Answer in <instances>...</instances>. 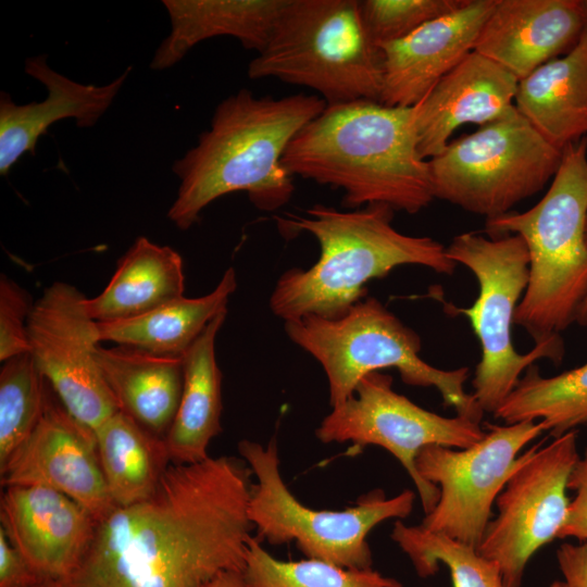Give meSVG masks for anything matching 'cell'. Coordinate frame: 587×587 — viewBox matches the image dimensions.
<instances>
[{"label":"cell","mask_w":587,"mask_h":587,"mask_svg":"<svg viewBox=\"0 0 587 587\" xmlns=\"http://www.w3.org/2000/svg\"><path fill=\"white\" fill-rule=\"evenodd\" d=\"M253 476L242 460L171 464L157 490L97 520L76 566L38 587H199L242 571L254 528Z\"/></svg>","instance_id":"cell-1"},{"label":"cell","mask_w":587,"mask_h":587,"mask_svg":"<svg viewBox=\"0 0 587 587\" xmlns=\"http://www.w3.org/2000/svg\"><path fill=\"white\" fill-rule=\"evenodd\" d=\"M326 105L316 95L257 97L248 89L222 100L209 129L172 166L179 187L168 218L187 230L212 201L235 191L266 212L288 203L295 184L282 164L284 152Z\"/></svg>","instance_id":"cell-2"},{"label":"cell","mask_w":587,"mask_h":587,"mask_svg":"<svg viewBox=\"0 0 587 587\" xmlns=\"http://www.w3.org/2000/svg\"><path fill=\"white\" fill-rule=\"evenodd\" d=\"M282 164L294 177L342 190L346 208L385 204L415 214L435 199L428 160L417 150L414 107L327 104L289 142Z\"/></svg>","instance_id":"cell-3"},{"label":"cell","mask_w":587,"mask_h":587,"mask_svg":"<svg viewBox=\"0 0 587 587\" xmlns=\"http://www.w3.org/2000/svg\"><path fill=\"white\" fill-rule=\"evenodd\" d=\"M394 212L385 204L350 212L315 204L307 215H275L283 236L309 233L321 253L310 268L291 267L282 274L270 298L272 312L284 322L310 314L337 319L365 297L369 280L400 265L452 275L458 264L446 247L432 237L398 232L391 224Z\"/></svg>","instance_id":"cell-4"},{"label":"cell","mask_w":587,"mask_h":587,"mask_svg":"<svg viewBox=\"0 0 587 587\" xmlns=\"http://www.w3.org/2000/svg\"><path fill=\"white\" fill-rule=\"evenodd\" d=\"M587 137L566 147L545 196L524 212L486 220L489 237L519 235L528 255V283L514 324L535 345L577 323L587 297Z\"/></svg>","instance_id":"cell-5"},{"label":"cell","mask_w":587,"mask_h":587,"mask_svg":"<svg viewBox=\"0 0 587 587\" xmlns=\"http://www.w3.org/2000/svg\"><path fill=\"white\" fill-rule=\"evenodd\" d=\"M284 326L289 339L322 365L332 408L346 401L367 374L395 367L403 383L434 387L458 415L482 420L484 411L464 389L470 370H441L424 361L420 336L375 298H363L337 319L310 314Z\"/></svg>","instance_id":"cell-6"},{"label":"cell","mask_w":587,"mask_h":587,"mask_svg":"<svg viewBox=\"0 0 587 587\" xmlns=\"http://www.w3.org/2000/svg\"><path fill=\"white\" fill-rule=\"evenodd\" d=\"M247 73L311 88L326 104L379 102L383 53L363 26L359 0H290Z\"/></svg>","instance_id":"cell-7"},{"label":"cell","mask_w":587,"mask_h":587,"mask_svg":"<svg viewBox=\"0 0 587 587\" xmlns=\"http://www.w3.org/2000/svg\"><path fill=\"white\" fill-rule=\"evenodd\" d=\"M448 257L467 267L479 292L469 308L445 310L467 317L482 347L472 380L473 397L484 412L494 413L517 385L522 373L539 359L559 364L564 355L560 336L519 353L512 340L516 308L528 283L529 255L519 235L489 237L477 232L457 235L446 247Z\"/></svg>","instance_id":"cell-8"},{"label":"cell","mask_w":587,"mask_h":587,"mask_svg":"<svg viewBox=\"0 0 587 587\" xmlns=\"http://www.w3.org/2000/svg\"><path fill=\"white\" fill-rule=\"evenodd\" d=\"M238 451L257 479L248 516L259 536L271 545L294 541L307 558L351 570H370L373 555L367 535L379 523L404 519L413 510L415 494L411 489L390 498L382 489H374L340 511L309 508L282 477L276 437L266 446L243 439L238 442Z\"/></svg>","instance_id":"cell-9"},{"label":"cell","mask_w":587,"mask_h":587,"mask_svg":"<svg viewBox=\"0 0 587 587\" xmlns=\"http://www.w3.org/2000/svg\"><path fill=\"white\" fill-rule=\"evenodd\" d=\"M562 151L519 113L450 141L428 160L435 199L486 220L512 211L553 178Z\"/></svg>","instance_id":"cell-10"},{"label":"cell","mask_w":587,"mask_h":587,"mask_svg":"<svg viewBox=\"0 0 587 587\" xmlns=\"http://www.w3.org/2000/svg\"><path fill=\"white\" fill-rule=\"evenodd\" d=\"M315 435L324 444L386 449L413 480L423 511L428 514L440 491L420 476L415 466L419 452L427 446L469 448L486 432L467 416L446 417L415 404L394 390L390 375L376 371L364 376L346 401L332 408Z\"/></svg>","instance_id":"cell-11"},{"label":"cell","mask_w":587,"mask_h":587,"mask_svg":"<svg viewBox=\"0 0 587 587\" xmlns=\"http://www.w3.org/2000/svg\"><path fill=\"white\" fill-rule=\"evenodd\" d=\"M578 459L577 430L545 447L535 444L522 453L498 495V514L476 550L499 565L504 587H521L533 555L558 538L570 504L569 478Z\"/></svg>","instance_id":"cell-12"},{"label":"cell","mask_w":587,"mask_h":587,"mask_svg":"<svg viewBox=\"0 0 587 587\" xmlns=\"http://www.w3.org/2000/svg\"><path fill=\"white\" fill-rule=\"evenodd\" d=\"M469 448H423L415 460L420 476L439 488V500L421 525L477 548L491 520L492 504L519 466L520 451L545 432L540 421L487 424Z\"/></svg>","instance_id":"cell-13"},{"label":"cell","mask_w":587,"mask_h":587,"mask_svg":"<svg viewBox=\"0 0 587 587\" xmlns=\"http://www.w3.org/2000/svg\"><path fill=\"white\" fill-rule=\"evenodd\" d=\"M75 286L55 282L34 302L29 353L67 412L93 432L118 412L97 360L99 324Z\"/></svg>","instance_id":"cell-14"},{"label":"cell","mask_w":587,"mask_h":587,"mask_svg":"<svg viewBox=\"0 0 587 587\" xmlns=\"http://www.w3.org/2000/svg\"><path fill=\"white\" fill-rule=\"evenodd\" d=\"M0 476L3 487L58 490L96 520L116 507L101 470L95 432L73 417L50 392L39 423L0 466Z\"/></svg>","instance_id":"cell-15"},{"label":"cell","mask_w":587,"mask_h":587,"mask_svg":"<svg viewBox=\"0 0 587 587\" xmlns=\"http://www.w3.org/2000/svg\"><path fill=\"white\" fill-rule=\"evenodd\" d=\"M0 503L1 527L40 584L76 566L97 522L83 505L42 486L4 487Z\"/></svg>","instance_id":"cell-16"},{"label":"cell","mask_w":587,"mask_h":587,"mask_svg":"<svg viewBox=\"0 0 587 587\" xmlns=\"http://www.w3.org/2000/svg\"><path fill=\"white\" fill-rule=\"evenodd\" d=\"M496 0H465L455 11L432 20L407 37L380 45L383 90L379 102L412 108L474 50Z\"/></svg>","instance_id":"cell-17"},{"label":"cell","mask_w":587,"mask_h":587,"mask_svg":"<svg viewBox=\"0 0 587 587\" xmlns=\"http://www.w3.org/2000/svg\"><path fill=\"white\" fill-rule=\"evenodd\" d=\"M586 26L580 0H496L473 51L521 80L567 53Z\"/></svg>","instance_id":"cell-18"},{"label":"cell","mask_w":587,"mask_h":587,"mask_svg":"<svg viewBox=\"0 0 587 587\" xmlns=\"http://www.w3.org/2000/svg\"><path fill=\"white\" fill-rule=\"evenodd\" d=\"M517 86L508 70L476 51L469 53L414 107L420 155H438L465 124L480 127L515 111Z\"/></svg>","instance_id":"cell-19"},{"label":"cell","mask_w":587,"mask_h":587,"mask_svg":"<svg viewBox=\"0 0 587 587\" xmlns=\"http://www.w3.org/2000/svg\"><path fill=\"white\" fill-rule=\"evenodd\" d=\"M132 66L105 85L82 84L54 71L46 55L29 57L25 72L47 90V97L16 104L9 93H0V174L7 175L20 158L35 154L39 137L53 123L74 118L77 127L89 128L108 111L129 75Z\"/></svg>","instance_id":"cell-20"},{"label":"cell","mask_w":587,"mask_h":587,"mask_svg":"<svg viewBox=\"0 0 587 587\" xmlns=\"http://www.w3.org/2000/svg\"><path fill=\"white\" fill-rule=\"evenodd\" d=\"M290 0H163L171 30L155 50L152 70L178 63L196 45L230 36L260 52Z\"/></svg>","instance_id":"cell-21"},{"label":"cell","mask_w":587,"mask_h":587,"mask_svg":"<svg viewBox=\"0 0 587 587\" xmlns=\"http://www.w3.org/2000/svg\"><path fill=\"white\" fill-rule=\"evenodd\" d=\"M515 107L563 151L587 136V26L577 43L519 80Z\"/></svg>","instance_id":"cell-22"},{"label":"cell","mask_w":587,"mask_h":587,"mask_svg":"<svg viewBox=\"0 0 587 587\" xmlns=\"http://www.w3.org/2000/svg\"><path fill=\"white\" fill-rule=\"evenodd\" d=\"M97 360L118 411L165 438L184 384V360L128 346L98 347Z\"/></svg>","instance_id":"cell-23"},{"label":"cell","mask_w":587,"mask_h":587,"mask_svg":"<svg viewBox=\"0 0 587 587\" xmlns=\"http://www.w3.org/2000/svg\"><path fill=\"white\" fill-rule=\"evenodd\" d=\"M227 311L204 328L184 360V384L179 404L165 436L172 464H192L208 459L211 440L222 432V372L215 340Z\"/></svg>","instance_id":"cell-24"},{"label":"cell","mask_w":587,"mask_h":587,"mask_svg":"<svg viewBox=\"0 0 587 587\" xmlns=\"http://www.w3.org/2000/svg\"><path fill=\"white\" fill-rule=\"evenodd\" d=\"M184 290L180 254L140 236L118 259L105 288L87 298L86 308L98 323L123 321L182 298Z\"/></svg>","instance_id":"cell-25"},{"label":"cell","mask_w":587,"mask_h":587,"mask_svg":"<svg viewBox=\"0 0 587 587\" xmlns=\"http://www.w3.org/2000/svg\"><path fill=\"white\" fill-rule=\"evenodd\" d=\"M237 288L236 273L228 267L217 286L198 298L182 297L128 320L98 323L100 339L153 354L183 358L208 324L227 311Z\"/></svg>","instance_id":"cell-26"},{"label":"cell","mask_w":587,"mask_h":587,"mask_svg":"<svg viewBox=\"0 0 587 587\" xmlns=\"http://www.w3.org/2000/svg\"><path fill=\"white\" fill-rule=\"evenodd\" d=\"M95 435L114 503L125 507L149 498L172 464L165 439L120 411L103 422Z\"/></svg>","instance_id":"cell-27"},{"label":"cell","mask_w":587,"mask_h":587,"mask_svg":"<svg viewBox=\"0 0 587 587\" xmlns=\"http://www.w3.org/2000/svg\"><path fill=\"white\" fill-rule=\"evenodd\" d=\"M492 414L504 424L540 421L553 438L587 427V362L551 377L530 365Z\"/></svg>","instance_id":"cell-28"},{"label":"cell","mask_w":587,"mask_h":587,"mask_svg":"<svg viewBox=\"0 0 587 587\" xmlns=\"http://www.w3.org/2000/svg\"><path fill=\"white\" fill-rule=\"evenodd\" d=\"M390 537L410 559L420 577L435 575L442 563L449 570L452 587H504L495 561L445 534L397 520Z\"/></svg>","instance_id":"cell-29"},{"label":"cell","mask_w":587,"mask_h":587,"mask_svg":"<svg viewBox=\"0 0 587 587\" xmlns=\"http://www.w3.org/2000/svg\"><path fill=\"white\" fill-rule=\"evenodd\" d=\"M242 574L248 587H402L392 577L370 570H351L307 558L283 561L252 537Z\"/></svg>","instance_id":"cell-30"},{"label":"cell","mask_w":587,"mask_h":587,"mask_svg":"<svg viewBox=\"0 0 587 587\" xmlns=\"http://www.w3.org/2000/svg\"><path fill=\"white\" fill-rule=\"evenodd\" d=\"M0 370V466L29 437L45 411L49 389L29 352Z\"/></svg>","instance_id":"cell-31"},{"label":"cell","mask_w":587,"mask_h":587,"mask_svg":"<svg viewBox=\"0 0 587 587\" xmlns=\"http://www.w3.org/2000/svg\"><path fill=\"white\" fill-rule=\"evenodd\" d=\"M465 0H359L363 26L376 45L402 39L439 16L449 14Z\"/></svg>","instance_id":"cell-32"},{"label":"cell","mask_w":587,"mask_h":587,"mask_svg":"<svg viewBox=\"0 0 587 587\" xmlns=\"http://www.w3.org/2000/svg\"><path fill=\"white\" fill-rule=\"evenodd\" d=\"M35 301L14 280L0 276V361L29 352L28 317Z\"/></svg>","instance_id":"cell-33"},{"label":"cell","mask_w":587,"mask_h":587,"mask_svg":"<svg viewBox=\"0 0 587 587\" xmlns=\"http://www.w3.org/2000/svg\"><path fill=\"white\" fill-rule=\"evenodd\" d=\"M567 488L575 491V497L570 501L558 538L587 541V449L576 462L570 475Z\"/></svg>","instance_id":"cell-34"},{"label":"cell","mask_w":587,"mask_h":587,"mask_svg":"<svg viewBox=\"0 0 587 587\" xmlns=\"http://www.w3.org/2000/svg\"><path fill=\"white\" fill-rule=\"evenodd\" d=\"M555 555L561 578L550 587H587V541L563 542Z\"/></svg>","instance_id":"cell-35"},{"label":"cell","mask_w":587,"mask_h":587,"mask_svg":"<svg viewBox=\"0 0 587 587\" xmlns=\"http://www.w3.org/2000/svg\"><path fill=\"white\" fill-rule=\"evenodd\" d=\"M40 582L30 566L10 544L0 527V587H38Z\"/></svg>","instance_id":"cell-36"},{"label":"cell","mask_w":587,"mask_h":587,"mask_svg":"<svg viewBox=\"0 0 587 587\" xmlns=\"http://www.w3.org/2000/svg\"><path fill=\"white\" fill-rule=\"evenodd\" d=\"M199 587H248L242 574L239 570L223 571Z\"/></svg>","instance_id":"cell-37"},{"label":"cell","mask_w":587,"mask_h":587,"mask_svg":"<svg viewBox=\"0 0 587 587\" xmlns=\"http://www.w3.org/2000/svg\"><path fill=\"white\" fill-rule=\"evenodd\" d=\"M585 234H586V241H587V221H586ZM577 323L579 325H582V326L587 325V297H586V299H585V301H584V303L582 305Z\"/></svg>","instance_id":"cell-38"},{"label":"cell","mask_w":587,"mask_h":587,"mask_svg":"<svg viewBox=\"0 0 587 587\" xmlns=\"http://www.w3.org/2000/svg\"><path fill=\"white\" fill-rule=\"evenodd\" d=\"M585 11H586V21H587V0H584Z\"/></svg>","instance_id":"cell-39"}]
</instances>
